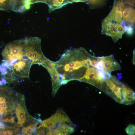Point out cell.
I'll list each match as a JSON object with an SVG mask.
<instances>
[{"instance_id":"6da1fadb","label":"cell","mask_w":135,"mask_h":135,"mask_svg":"<svg viewBox=\"0 0 135 135\" xmlns=\"http://www.w3.org/2000/svg\"><path fill=\"white\" fill-rule=\"evenodd\" d=\"M94 56L83 47L71 48L66 50L56 62L62 84L72 80L80 81L88 67L93 66L91 61Z\"/></svg>"},{"instance_id":"7a4b0ae2","label":"cell","mask_w":135,"mask_h":135,"mask_svg":"<svg viewBox=\"0 0 135 135\" xmlns=\"http://www.w3.org/2000/svg\"><path fill=\"white\" fill-rule=\"evenodd\" d=\"M22 40L24 56L32 64H40L46 58L42 50L40 38L31 37L22 38Z\"/></svg>"},{"instance_id":"3957f363","label":"cell","mask_w":135,"mask_h":135,"mask_svg":"<svg viewBox=\"0 0 135 135\" xmlns=\"http://www.w3.org/2000/svg\"><path fill=\"white\" fill-rule=\"evenodd\" d=\"M22 39L12 42L5 47L2 53L4 60L9 65L23 59L24 55Z\"/></svg>"},{"instance_id":"277c9868","label":"cell","mask_w":135,"mask_h":135,"mask_svg":"<svg viewBox=\"0 0 135 135\" xmlns=\"http://www.w3.org/2000/svg\"><path fill=\"white\" fill-rule=\"evenodd\" d=\"M124 84L114 76L110 74L105 81L106 93L116 102L124 104L122 88Z\"/></svg>"},{"instance_id":"5b68a950","label":"cell","mask_w":135,"mask_h":135,"mask_svg":"<svg viewBox=\"0 0 135 135\" xmlns=\"http://www.w3.org/2000/svg\"><path fill=\"white\" fill-rule=\"evenodd\" d=\"M127 27L122 24L111 21L105 18L102 23L101 32L111 37L116 42L122 38V35L127 30Z\"/></svg>"},{"instance_id":"8992f818","label":"cell","mask_w":135,"mask_h":135,"mask_svg":"<svg viewBox=\"0 0 135 135\" xmlns=\"http://www.w3.org/2000/svg\"><path fill=\"white\" fill-rule=\"evenodd\" d=\"M29 60L22 59L12 64H8L9 70L14 75L20 78H28L30 68L32 65Z\"/></svg>"},{"instance_id":"52a82bcc","label":"cell","mask_w":135,"mask_h":135,"mask_svg":"<svg viewBox=\"0 0 135 135\" xmlns=\"http://www.w3.org/2000/svg\"><path fill=\"white\" fill-rule=\"evenodd\" d=\"M70 121L66 113L63 110L59 109L50 117L42 122L36 129L42 127L50 130L60 123Z\"/></svg>"},{"instance_id":"ba28073f","label":"cell","mask_w":135,"mask_h":135,"mask_svg":"<svg viewBox=\"0 0 135 135\" xmlns=\"http://www.w3.org/2000/svg\"><path fill=\"white\" fill-rule=\"evenodd\" d=\"M43 66L49 72L52 80V94L54 96L62 85L60 75L57 70L56 62L48 60L44 63Z\"/></svg>"},{"instance_id":"9c48e42d","label":"cell","mask_w":135,"mask_h":135,"mask_svg":"<svg viewBox=\"0 0 135 135\" xmlns=\"http://www.w3.org/2000/svg\"><path fill=\"white\" fill-rule=\"evenodd\" d=\"M98 60L102 70L106 73L110 74L112 71L121 69L120 65L112 54L98 57Z\"/></svg>"},{"instance_id":"30bf717a","label":"cell","mask_w":135,"mask_h":135,"mask_svg":"<svg viewBox=\"0 0 135 135\" xmlns=\"http://www.w3.org/2000/svg\"><path fill=\"white\" fill-rule=\"evenodd\" d=\"M125 4L124 0H114L113 8L106 18L111 21L122 24V12Z\"/></svg>"},{"instance_id":"8fae6325","label":"cell","mask_w":135,"mask_h":135,"mask_svg":"<svg viewBox=\"0 0 135 135\" xmlns=\"http://www.w3.org/2000/svg\"><path fill=\"white\" fill-rule=\"evenodd\" d=\"M18 94L19 97L17 100L15 114L18 120L17 126L21 127L27 121L26 118L28 114L25 106L24 96L20 94L19 97V94Z\"/></svg>"},{"instance_id":"7c38bea8","label":"cell","mask_w":135,"mask_h":135,"mask_svg":"<svg viewBox=\"0 0 135 135\" xmlns=\"http://www.w3.org/2000/svg\"><path fill=\"white\" fill-rule=\"evenodd\" d=\"M74 131L73 124L71 121L60 123L50 130L47 135H69Z\"/></svg>"},{"instance_id":"4fadbf2b","label":"cell","mask_w":135,"mask_h":135,"mask_svg":"<svg viewBox=\"0 0 135 135\" xmlns=\"http://www.w3.org/2000/svg\"><path fill=\"white\" fill-rule=\"evenodd\" d=\"M135 11L129 6H125L122 12V24L128 26L134 27L135 24Z\"/></svg>"},{"instance_id":"5bb4252c","label":"cell","mask_w":135,"mask_h":135,"mask_svg":"<svg viewBox=\"0 0 135 135\" xmlns=\"http://www.w3.org/2000/svg\"><path fill=\"white\" fill-rule=\"evenodd\" d=\"M122 94L124 104L126 105H130L134 103L135 99L134 92L124 84L122 88Z\"/></svg>"},{"instance_id":"9a60e30c","label":"cell","mask_w":135,"mask_h":135,"mask_svg":"<svg viewBox=\"0 0 135 135\" xmlns=\"http://www.w3.org/2000/svg\"><path fill=\"white\" fill-rule=\"evenodd\" d=\"M106 0H87L88 2L92 7H98L104 4Z\"/></svg>"},{"instance_id":"2e32d148","label":"cell","mask_w":135,"mask_h":135,"mask_svg":"<svg viewBox=\"0 0 135 135\" xmlns=\"http://www.w3.org/2000/svg\"><path fill=\"white\" fill-rule=\"evenodd\" d=\"M126 133L129 135H134L135 134V126L134 124H130L125 128Z\"/></svg>"},{"instance_id":"e0dca14e","label":"cell","mask_w":135,"mask_h":135,"mask_svg":"<svg viewBox=\"0 0 135 135\" xmlns=\"http://www.w3.org/2000/svg\"><path fill=\"white\" fill-rule=\"evenodd\" d=\"M49 129L46 128L41 127L36 129V134L38 135H47Z\"/></svg>"},{"instance_id":"ac0fdd59","label":"cell","mask_w":135,"mask_h":135,"mask_svg":"<svg viewBox=\"0 0 135 135\" xmlns=\"http://www.w3.org/2000/svg\"><path fill=\"white\" fill-rule=\"evenodd\" d=\"M2 120L3 122H10L12 124H13L15 122L14 118V117L12 116L4 118L2 119Z\"/></svg>"},{"instance_id":"d6986e66","label":"cell","mask_w":135,"mask_h":135,"mask_svg":"<svg viewBox=\"0 0 135 135\" xmlns=\"http://www.w3.org/2000/svg\"><path fill=\"white\" fill-rule=\"evenodd\" d=\"M5 128V126L3 123L0 122V128L4 129Z\"/></svg>"},{"instance_id":"ffe728a7","label":"cell","mask_w":135,"mask_h":135,"mask_svg":"<svg viewBox=\"0 0 135 135\" xmlns=\"http://www.w3.org/2000/svg\"><path fill=\"white\" fill-rule=\"evenodd\" d=\"M1 103L0 102V106H1Z\"/></svg>"},{"instance_id":"44dd1931","label":"cell","mask_w":135,"mask_h":135,"mask_svg":"<svg viewBox=\"0 0 135 135\" xmlns=\"http://www.w3.org/2000/svg\"></svg>"}]
</instances>
